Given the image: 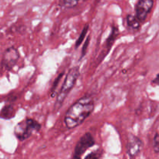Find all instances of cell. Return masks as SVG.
I'll return each instance as SVG.
<instances>
[{
	"label": "cell",
	"instance_id": "obj_1",
	"mask_svg": "<svg viewBox=\"0 0 159 159\" xmlns=\"http://www.w3.org/2000/svg\"><path fill=\"white\" fill-rule=\"evenodd\" d=\"M93 98L85 96L78 99L67 110L65 116V124L68 129H73L82 124L94 110Z\"/></svg>",
	"mask_w": 159,
	"mask_h": 159
},
{
	"label": "cell",
	"instance_id": "obj_2",
	"mask_svg": "<svg viewBox=\"0 0 159 159\" xmlns=\"http://www.w3.org/2000/svg\"><path fill=\"white\" fill-rule=\"evenodd\" d=\"M80 75V71L79 67H74L69 69L68 74L66 75L65 81L61 85L60 92L57 96V100L55 102V108L58 109L61 107L64 101L66 99L67 96L69 94L71 90L74 88L78 79Z\"/></svg>",
	"mask_w": 159,
	"mask_h": 159
},
{
	"label": "cell",
	"instance_id": "obj_3",
	"mask_svg": "<svg viewBox=\"0 0 159 159\" xmlns=\"http://www.w3.org/2000/svg\"><path fill=\"white\" fill-rule=\"evenodd\" d=\"M41 125L37 120L30 118H26L19 123L14 129V134L20 141H23L28 139L35 132H38Z\"/></svg>",
	"mask_w": 159,
	"mask_h": 159
},
{
	"label": "cell",
	"instance_id": "obj_4",
	"mask_svg": "<svg viewBox=\"0 0 159 159\" xmlns=\"http://www.w3.org/2000/svg\"><path fill=\"white\" fill-rule=\"evenodd\" d=\"M95 144V139L93 135L87 132L85 134L82 135L79 141H78L75 148L74 150V155H73V159H80L81 157L83 155V154L93 147Z\"/></svg>",
	"mask_w": 159,
	"mask_h": 159
},
{
	"label": "cell",
	"instance_id": "obj_5",
	"mask_svg": "<svg viewBox=\"0 0 159 159\" xmlns=\"http://www.w3.org/2000/svg\"><path fill=\"white\" fill-rule=\"evenodd\" d=\"M20 58V53L14 47H10L5 51L2 59V65L6 70H11L16 65Z\"/></svg>",
	"mask_w": 159,
	"mask_h": 159
},
{
	"label": "cell",
	"instance_id": "obj_6",
	"mask_svg": "<svg viewBox=\"0 0 159 159\" xmlns=\"http://www.w3.org/2000/svg\"><path fill=\"white\" fill-rule=\"evenodd\" d=\"M152 0H139L135 5V16L140 22H144L153 7Z\"/></svg>",
	"mask_w": 159,
	"mask_h": 159
},
{
	"label": "cell",
	"instance_id": "obj_7",
	"mask_svg": "<svg viewBox=\"0 0 159 159\" xmlns=\"http://www.w3.org/2000/svg\"><path fill=\"white\" fill-rule=\"evenodd\" d=\"M143 148V142L138 136L130 134L127 137V151L130 157H136L141 152Z\"/></svg>",
	"mask_w": 159,
	"mask_h": 159
},
{
	"label": "cell",
	"instance_id": "obj_8",
	"mask_svg": "<svg viewBox=\"0 0 159 159\" xmlns=\"http://www.w3.org/2000/svg\"><path fill=\"white\" fill-rule=\"evenodd\" d=\"M16 110L14 109L13 106L10 105H6L3 107V108L1 110L0 112V118L4 120H10L15 116Z\"/></svg>",
	"mask_w": 159,
	"mask_h": 159
},
{
	"label": "cell",
	"instance_id": "obj_9",
	"mask_svg": "<svg viewBox=\"0 0 159 159\" xmlns=\"http://www.w3.org/2000/svg\"><path fill=\"white\" fill-rule=\"evenodd\" d=\"M127 25L130 30H138L140 27H141V22L138 20L135 16L129 14L127 16Z\"/></svg>",
	"mask_w": 159,
	"mask_h": 159
},
{
	"label": "cell",
	"instance_id": "obj_10",
	"mask_svg": "<svg viewBox=\"0 0 159 159\" xmlns=\"http://www.w3.org/2000/svg\"><path fill=\"white\" fill-rule=\"evenodd\" d=\"M118 35V28L116 26H113L112 27L111 33H110V36L108 37V38L107 39V41H106V48H107V53L110 51V48L113 46V43H114L115 40L116 39Z\"/></svg>",
	"mask_w": 159,
	"mask_h": 159
},
{
	"label": "cell",
	"instance_id": "obj_11",
	"mask_svg": "<svg viewBox=\"0 0 159 159\" xmlns=\"http://www.w3.org/2000/svg\"><path fill=\"white\" fill-rule=\"evenodd\" d=\"M79 3V1L77 0H61L59 2V5L61 8H65V9H71L77 6Z\"/></svg>",
	"mask_w": 159,
	"mask_h": 159
},
{
	"label": "cell",
	"instance_id": "obj_12",
	"mask_svg": "<svg viewBox=\"0 0 159 159\" xmlns=\"http://www.w3.org/2000/svg\"><path fill=\"white\" fill-rule=\"evenodd\" d=\"M88 30H89V26L88 25H86V26H85L84 29L82 30V33H81L80 36H79V39H78V40L76 41V43H75L76 48H78V47H79V45L82 43V42L83 41L84 38H85V36H86V34H87V32H88Z\"/></svg>",
	"mask_w": 159,
	"mask_h": 159
},
{
	"label": "cell",
	"instance_id": "obj_13",
	"mask_svg": "<svg viewBox=\"0 0 159 159\" xmlns=\"http://www.w3.org/2000/svg\"><path fill=\"white\" fill-rule=\"evenodd\" d=\"M153 149L156 154L159 153V134L156 133L153 139Z\"/></svg>",
	"mask_w": 159,
	"mask_h": 159
},
{
	"label": "cell",
	"instance_id": "obj_14",
	"mask_svg": "<svg viewBox=\"0 0 159 159\" xmlns=\"http://www.w3.org/2000/svg\"><path fill=\"white\" fill-rule=\"evenodd\" d=\"M99 157H100V154L98 152H95L89 154L85 159H99Z\"/></svg>",
	"mask_w": 159,
	"mask_h": 159
},
{
	"label": "cell",
	"instance_id": "obj_15",
	"mask_svg": "<svg viewBox=\"0 0 159 159\" xmlns=\"http://www.w3.org/2000/svg\"><path fill=\"white\" fill-rule=\"evenodd\" d=\"M89 40H90L89 37H88V38H87V40H86V42H85V44H84V47H83V48H82V55H81V58H82V57H83L84 55H85V52H86V49H87V48H88V46H89Z\"/></svg>",
	"mask_w": 159,
	"mask_h": 159
},
{
	"label": "cell",
	"instance_id": "obj_16",
	"mask_svg": "<svg viewBox=\"0 0 159 159\" xmlns=\"http://www.w3.org/2000/svg\"><path fill=\"white\" fill-rule=\"evenodd\" d=\"M152 82H153L154 84H155V85H159V74H158V75L156 76V78L152 81Z\"/></svg>",
	"mask_w": 159,
	"mask_h": 159
}]
</instances>
